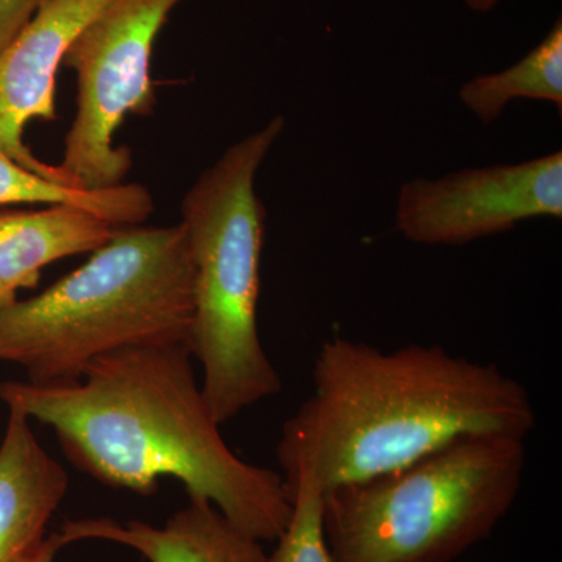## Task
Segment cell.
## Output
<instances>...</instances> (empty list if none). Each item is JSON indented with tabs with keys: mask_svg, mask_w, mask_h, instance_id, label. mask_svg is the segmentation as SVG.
Returning <instances> with one entry per match:
<instances>
[{
	"mask_svg": "<svg viewBox=\"0 0 562 562\" xmlns=\"http://www.w3.org/2000/svg\"><path fill=\"white\" fill-rule=\"evenodd\" d=\"M0 401L47 425L74 468L113 490L151 495L172 479L257 541L286 528L283 475L224 441L188 344L114 351L69 383L5 382Z\"/></svg>",
	"mask_w": 562,
	"mask_h": 562,
	"instance_id": "cell-1",
	"label": "cell"
},
{
	"mask_svg": "<svg viewBox=\"0 0 562 562\" xmlns=\"http://www.w3.org/2000/svg\"><path fill=\"white\" fill-rule=\"evenodd\" d=\"M530 392L494 362L441 346L383 350L335 336L313 366V392L281 428L283 473L327 492L397 471L469 436L527 439Z\"/></svg>",
	"mask_w": 562,
	"mask_h": 562,
	"instance_id": "cell-2",
	"label": "cell"
},
{
	"mask_svg": "<svg viewBox=\"0 0 562 562\" xmlns=\"http://www.w3.org/2000/svg\"><path fill=\"white\" fill-rule=\"evenodd\" d=\"M194 266L183 225L114 228L90 260L33 297L0 306V362L60 384L131 347L184 342Z\"/></svg>",
	"mask_w": 562,
	"mask_h": 562,
	"instance_id": "cell-3",
	"label": "cell"
},
{
	"mask_svg": "<svg viewBox=\"0 0 562 562\" xmlns=\"http://www.w3.org/2000/svg\"><path fill=\"white\" fill-rule=\"evenodd\" d=\"M283 128L284 117L276 116L233 144L181 202L180 224L194 266L190 350L220 425L283 386L258 330L266 211L255 190Z\"/></svg>",
	"mask_w": 562,
	"mask_h": 562,
	"instance_id": "cell-4",
	"label": "cell"
},
{
	"mask_svg": "<svg viewBox=\"0 0 562 562\" xmlns=\"http://www.w3.org/2000/svg\"><path fill=\"white\" fill-rule=\"evenodd\" d=\"M525 439L469 436L324 492L331 562H452L490 538L522 490Z\"/></svg>",
	"mask_w": 562,
	"mask_h": 562,
	"instance_id": "cell-5",
	"label": "cell"
},
{
	"mask_svg": "<svg viewBox=\"0 0 562 562\" xmlns=\"http://www.w3.org/2000/svg\"><path fill=\"white\" fill-rule=\"evenodd\" d=\"M181 2L109 0L74 41L63 65L76 72L77 109L57 165L69 187L106 190L131 171L132 151L114 135L127 114L154 111L155 41Z\"/></svg>",
	"mask_w": 562,
	"mask_h": 562,
	"instance_id": "cell-6",
	"label": "cell"
},
{
	"mask_svg": "<svg viewBox=\"0 0 562 562\" xmlns=\"http://www.w3.org/2000/svg\"><path fill=\"white\" fill-rule=\"evenodd\" d=\"M561 216L558 150L516 165L408 181L398 192L395 231L422 246H462L513 231L524 221Z\"/></svg>",
	"mask_w": 562,
	"mask_h": 562,
	"instance_id": "cell-7",
	"label": "cell"
},
{
	"mask_svg": "<svg viewBox=\"0 0 562 562\" xmlns=\"http://www.w3.org/2000/svg\"><path fill=\"white\" fill-rule=\"evenodd\" d=\"M109 0H44L0 54V149L13 160L66 184L57 166L41 161L24 143L33 120L57 117V74L66 54ZM72 188V187H70Z\"/></svg>",
	"mask_w": 562,
	"mask_h": 562,
	"instance_id": "cell-8",
	"label": "cell"
},
{
	"mask_svg": "<svg viewBox=\"0 0 562 562\" xmlns=\"http://www.w3.org/2000/svg\"><path fill=\"white\" fill-rule=\"evenodd\" d=\"M0 436V562H25L69 490V475L38 441L32 420L9 406Z\"/></svg>",
	"mask_w": 562,
	"mask_h": 562,
	"instance_id": "cell-9",
	"label": "cell"
},
{
	"mask_svg": "<svg viewBox=\"0 0 562 562\" xmlns=\"http://www.w3.org/2000/svg\"><path fill=\"white\" fill-rule=\"evenodd\" d=\"M66 543L105 541L135 550L147 562H262V542L235 527L209 502L190 501L161 527L110 517L68 520Z\"/></svg>",
	"mask_w": 562,
	"mask_h": 562,
	"instance_id": "cell-10",
	"label": "cell"
},
{
	"mask_svg": "<svg viewBox=\"0 0 562 562\" xmlns=\"http://www.w3.org/2000/svg\"><path fill=\"white\" fill-rule=\"evenodd\" d=\"M114 228L92 211L74 205L0 211V286L16 297L38 284L46 266L92 254L109 241Z\"/></svg>",
	"mask_w": 562,
	"mask_h": 562,
	"instance_id": "cell-11",
	"label": "cell"
},
{
	"mask_svg": "<svg viewBox=\"0 0 562 562\" xmlns=\"http://www.w3.org/2000/svg\"><path fill=\"white\" fill-rule=\"evenodd\" d=\"M74 205L90 210L113 227L143 225L155 211L154 198L138 183L106 190H77L31 171L0 149V206Z\"/></svg>",
	"mask_w": 562,
	"mask_h": 562,
	"instance_id": "cell-12",
	"label": "cell"
},
{
	"mask_svg": "<svg viewBox=\"0 0 562 562\" xmlns=\"http://www.w3.org/2000/svg\"><path fill=\"white\" fill-rule=\"evenodd\" d=\"M517 99L549 102L562 111V22L512 68L465 81L460 101L482 124L490 125Z\"/></svg>",
	"mask_w": 562,
	"mask_h": 562,
	"instance_id": "cell-13",
	"label": "cell"
},
{
	"mask_svg": "<svg viewBox=\"0 0 562 562\" xmlns=\"http://www.w3.org/2000/svg\"><path fill=\"white\" fill-rule=\"evenodd\" d=\"M291 516L262 562H331L324 532V491L305 473L283 475Z\"/></svg>",
	"mask_w": 562,
	"mask_h": 562,
	"instance_id": "cell-14",
	"label": "cell"
},
{
	"mask_svg": "<svg viewBox=\"0 0 562 562\" xmlns=\"http://www.w3.org/2000/svg\"><path fill=\"white\" fill-rule=\"evenodd\" d=\"M44 0H0V54L32 20Z\"/></svg>",
	"mask_w": 562,
	"mask_h": 562,
	"instance_id": "cell-15",
	"label": "cell"
},
{
	"mask_svg": "<svg viewBox=\"0 0 562 562\" xmlns=\"http://www.w3.org/2000/svg\"><path fill=\"white\" fill-rule=\"evenodd\" d=\"M68 546L60 531L52 532V535L46 536L43 543L31 554V557L25 560V562H55L57 560V554L60 553L61 549Z\"/></svg>",
	"mask_w": 562,
	"mask_h": 562,
	"instance_id": "cell-16",
	"label": "cell"
},
{
	"mask_svg": "<svg viewBox=\"0 0 562 562\" xmlns=\"http://www.w3.org/2000/svg\"><path fill=\"white\" fill-rule=\"evenodd\" d=\"M501 2L502 0H464L465 7L469 10L475 11V13H487V11L494 10Z\"/></svg>",
	"mask_w": 562,
	"mask_h": 562,
	"instance_id": "cell-17",
	"label": "cell"
},
{
	"mask_svg": "<svg viewBox=\"0 0 562 562\" xmlns=\"http://www.w3.org/2000/svg\"><path fill=\"white\" fill-rule=\"evenodd\" d=\"M13 295H10L9 292L3 290L2 286H0V306L5 305V303H9L11 301H14Z\"/></svg>",
	"mask_w": 562,
	"mask_h": 562,
	"instance_id": "cell-18",
	"label": "cell"
}]
</instances>
